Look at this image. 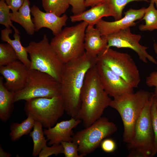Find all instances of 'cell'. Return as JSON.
I'll use <instances>...</instances> for the list:
<instances>
[{
    "label": "cell",
    "mask_w": 157,
    "mask_h": 157,
    "mask_svg": "<svg viewBox=\"0 0 157 157\" xmlns=\"http://www.w3.org/2000/svg\"><path fill=\"white\" fill-rule=\"evenodd\" d=\"M97 62V57H92L85 52L79 57L64 63L60 82V95L65 111L71 117L76 119L86 73Z\"/></svg>",
    "instance_id": "1"
},
{
    "label": "cell",
    "mask_w": 157,
    "mask_h": 157,
    "mask_svg": "<svg viewBox=\"0 0 157 157\" xmlns=\"http://www.w3.org/2000/svg\"><path fill=\"white\" fill-rule=\"evenodd\" d=\"M95 65L86 73L81 93L80 107L76 118L81 121L85 128L101 117L111 100L102 86Z\"/></svg>",
    "instance_id": "2"
},
{
    "label": "cell",
    "mask_w": 157,
    "mask_h": 157,
    "mask_svg": "<svg viewBox=\"0 0 157 157\" xmlns=\"http://www.w3.org/2000/svg\"><path fill=\"white\" fill-rule=\"evenodd\" d=\"M154 93L142 90L114 98L109 106L116 110L121 117L124 127L123 141L127 143L132 138L135 122L146 104Z\"/></svg>",
    "instance_id": "3"
},
{
    "label": "cell",
    "mask_w": 157,
    "mask_h": 157,
    "mask_svg": "<svg viewBox=\"0 0 157 157\" xmlns=\"http://www.w3.org/2000/svg\"><path fill=\"white\" fill-rule=\"evenodd\" d=\"M88 25L87 22L82 21L65 27L51 39L50 43L63 63L79 57L85 52V35Z\"/></svg>",
    "instance_id": "4"
},
{
    "label": "cell",
    "mask_w": 157,
    "mask_h": 157,
    "mask_svg": "<svg viewBox=\"0 0 157 157\" xmlns=\"http://www.w3.org/2000/svg\"><path fill=\"white\" fill-rule=\"evenodd\" d=\"M154 94L147 102L135 125L134 134L127 143L128 157H151L154 140L151 116V108Z\"/></svg>",
    "instance_id": "5"
},
{
    "label": "cell",
    "mask_w": 157,
    "mask_h": 157,
    "mask_svg": "<svg viewBox=\"0 0 157 157\" xmlns=\"http://www.w3.org/2000/svg\"><path fill=\"white\" fill-rule=\"evenodd\" d=\"M26 48L31 61L29 69L47 74L60 82L64 63L52 48L46 34L39 42H31Z\"/></svg>",
    "instance_id": "6"
},
{
    "label": "cell",
    "mask_w": 157,
    "mask_h": 157,
    "mask_svg": "<svg viewBox=\"0 0 157 157\" xmlns=\"http://www.w3.org/2000/svg\"><path fill=\"white\" fill-rule=\"evenodd\" d=\"M117 130L116 125L106 117H101L90 126L74 134L72 141L78 146V151L82 157L93 152L101 142Z\"/></svg>",
    "instance_id": "7"
},
{
    "label": "cell",
    "mask_w": 157,
    "mask_h": 157,
    "mask_svg": "<svg viewBox=\"0 0 157 157\" xmlns=\"http://www.w3.org/2000/svg\"><path fill=\"white\" fill-rule=\"evenodd\" d=\"M60 95V82L49 74L29 69L24 87L15 92L14 102L38 97L52 98Z\"/></svg>",
    "instance_id": "8"
},
{
    "label": "cell",
    "mask_w": 157,
    "mask_h": 157,
    "mask_svg": "<svg viewBox=\"0 0 157 157\" xmlns=\"http://www.w3.org/2000/svg\"><path fill=\"white\" fill-rule=\"evenodd\" d=\"M24 110L27 115H31L46 128L54 126L65 111L60 95L52 98L38 97L26 101Z\"/></svg>",
    "instance_id": "9"
},
{
    "label": "cell",
    "mask_w": 157,
    "mask_h": 157,
    "mask_svg": "<svg viewBox=\"0 0 157 157\" xmlns=\"http://www.w3.org/2000/svg\"><path fill=\"white\" fill-rule=\"evenodd\" d=\"M97 60L101 62L132 87L137 88L140 81L139 71L128 53L105 48L98 55Z\"/></svg>",
    "instance_id": "10"
},
{
    "label": "cell",
    "mask_w": 157,
    "mask_h": 157,
    "mask_svg": "<svg viewBox=\"0 0 157 157\" xmlns=\"http://www.w3.org/2000/svg\"><path fill=\"white\" fill-rule=\"evenodd\" d=\"M101 37L107 41L106 48L112 47L129 48L136 52L140 60L143 63H147L148 60L154 64H157L156 60L147 52V47L140 44L141 36L132 33L130 27Z\"/></svg>",
    "instance_id": "11"
},
{
    "label": "cell",
    "mask_w": 157,
    "mask_h": 157,
    "mask_svg": "<svg viewBox=\"0 0 157 157\" xmlns=\"http://www.w3.org/2000/svg\"><path fill=\"white\" fill-rule=\"evenodd\" d=\"M95 66L102 86L110 96L134 92L133 88L101 62L97 60Z\"/></svg>",
    "instance_id": "12"
},
{
    "label": "cell",
    "mask_w": 157,
    "mask_h": 157,
    "mask_svg": "<svg viewBox=\"0 0 157 157\" xmlns=\"http://www.w3.org/2000/svg\"><path fill=\"white\" fill-rule=\"evenodd\" d=\"M29 69L19 60L7 65L0 66V73L4 78L5 86L9 91L16 92L26 84Z\"/></svg>",
    "instance_id": "13"
},
{
    "label": "cell",
    "mask_w": 157,
    "mask_h": 157,
    "mask_svg": "<svg viewBox=\"0 0 157 157\" xmlns=\"http://www.w3.org/2000/svg\"><path fill=\"white\" fill-rule=\"evenodd\" d=\"M146 8L145 7L138 9L130 8L124 13V17L114 21H106L101 19L95 24L96 27L99 30L101 36H106L134 26L136 25L135 21L142 18Z\"/></svg>",
    "instance_id": "14"
},
{
    "label": "cell",
    "mask_w": 157,
    "mask_h": 157,
    "mask_svg": "<svg viewBox=\"0 0 157 157\" xmlns=\"http://www.w3.org/2000/svg\"><path fill=\"white\" fill-rule=\"evenodd\" d=\"M31 8L36 32L42 28H46L51 30L53 34L56 35L62 31L63 27L66 25L68 19L67 16L65 14L62 16H58L52 13L44 12L35 5Z\"/></svg>",
    "instance_id": "15"
},
{
    "label": "cell",
    "mask_w": 157,
    "mask_h": 157,
    "mask_svg": "<svg viewBox=\"0 0 157 157\" xmlns=\"http://www.w3.org/2000/svg\"><path fill=\"white\" fill-rule=\"evenodd\" d=\"M81 123L80 119L71 117L69 120L57 122L52 127L44 129V135L49 141L48 145L59 144L62 141L72 142L73 129Z\"/></svg>",
    "instance_id": "16"
},
{
    "label": "cell",
    "mask_w": 157,
    "mask_h": 157,
    "mask_svg": "<svg viewBox=\"0 0 157 157\" xmlns=\"http://www.w3.org/2000/svg\"><path fill=\"white\" fill-rule=\"evenodd\" d=\"M107 44V41L101 37L99 30L94 26L88 25L85 35V52L92 57H97L106 48Z\"/></svg>",
    "instance_id": "17"
},
{
    "label": "cell",
    "mask_w": 157,
    "mask_h": 157,
    "mask_svg": "<svg viewBox=\"0 0 157 157\" xmlns=\"http://www.w3.org/2000/svg\"><path fill=\"white\" fill-rule=\"evenodd\" d=\"M108 16L113 17V14L105 2L79 14L71 15L70 19L73 22L83 21L88 23V25L94 26L102 17Z\"/></svg>",
    "instance_id": "18"
},
{
    "label": "cell",
    "mask_w": 157,
    "mask_h": 157,
    "mask_svg": "<svg viewBox=\"0 0 157 157\" xmlns=\"http://www.w3.org/2000/svg\"><path fill=\"white\" fill-rule=\"evenodd\" d=\"M3 77H0V119L7 122L10 117L14 109L15 92L8 90L4 85Z\"/></svg>",
    "instance_id": "19"
},
{
    "label": "cell",
    "mask_w": 157,
    "mask_h": 157,
    "mask_svg": "<svg viewBox=\"0 0 157 157\" xmlns=\"http://www.w3.org/2000/svg\"><path fill=\"white\" fill-rule=\"evenodd\" d=\"M30 4L29 0H25L17 11L10 13V18L11 21L22 26L28 34L32 35L35 31L34 24L31 18Z\"/></svg>",
    "instance_id": "20"
},
{
    "label": "cell",
    "mask_w": 157,
    "mask_h": 157,
    "mask_svg": "<svg viewBox=\"0 0 157 157\" xmlns=\"http://www.w3.org/2000/svg\"><path fill=\"white\" fill-rule=\"evenodd\" d=\"M12 30L6 28L1 30V38L4 42L9 43L15 51L19 60L25 64L29 69L31 65V61L28 57V53L26 47L22 44L19 33H15L13 35L14 39H11L9 37L12 34Z\"/></svg>",
    "instance_id": "21"
},
{
    "label": "cell",
    "mask_w": 157,
    "mask_h": 157,
    "mask_svg": "<svg viewBox=\"0 0 157 157\" xmlns=\"http://www.w3.org/2000/svg\"><path fill=\"white\" fill-rule=\"evenodd\" d=\"M21 123H13L10 125L9 133L13 141L18 140L22 136L30 133L33 128L35 120L30 115Z\"/></svg>",
    "instance_id": "22"
},
{
    "label": "cell",
    "mask_w": 157,
    "mask_h": 157,
    "mask_svg": "<svg viewBox=\"0 0 157 157\" xmlns=\"http://www.w3.org/2000/svg\"><path fill=\"white\" fill-rule=\"evenodd\" d=\"M43 126L39 122L35 121L33 130L29 133L33 142V149L32 153L33 156L39 155L43 147L46 144L48 141L44 136Z\"/></svg>",
    "instance_id": "23"
},
{
    "label": "cell",
    "mask_w": 157,
    "mask_h": 157,
    "mask_svg": "<svg viewBox=\"0 0 157 157\" xmlns=\"http://www.w3.org/2000/svg\"><path fill=\"white\" fill-rule=\"evenodd\" d=\"M142 19L145 21V23L139 26L140 30L152 31L157 30V8H155L154 3L150 2L149 6L146 8Z\"/></svg>",
    "instance_id": "24"
},
{
    "label": "cell",
    "mask_w": 157,
    "mask_h": 157,
    "mask_svg": "<svg viewBox=\"0 0 157 157\" xmlns=\"http://www.w3.org/2000/svg\"><path fill=\"white\" fill-rule=\"evenodd\" d=\"M42 4L46 12L58 16L64 14L70 5L68 0H42Z\"/></svg>",
    "instance_id": "25"
},
{
    "label": "cell",
    "mask_w": 157,
    "mask_h": 157,
    "mask_svg": "<svg viewBox=\"0 0 157 157\" xmlns=\"http://www.w3.org/2000/svg\"><path fill=\"white\" fill-rule=\"evenodd\" d=\"M19 60L17 54L8 43L0 44V66L7 65Z\"/></svg>",
    "instance_id": "26"
},
{
    "label": "cell",
    "mask_w": 157,
    "mask_h": 157,
    "mask_svg": "<svg viewBox=\"0 0 157 157\" xmlns=\"http://www.w3.org/2000/svg\"><path fill=\"white\" fill-rule=\"evenodd\" d=\"M147 1V0H106V2L113 14L115 20L122 18L123 10L126 5L133 1Z\"/></svg>",
    "instance_id": "27"
},
{
    "label": "cell",
    "mask_w": 157,
    "mask_h": 157,
    "mask_svg": "<svg viewBox=\"0 0 157 157\" xmlns=\"http://www.w3.org/2000/svg\"><path fill=\"white\" fill-rule=\"evenodd\" d=\"M10 8L5 0L0 1V24L4 26L6 28H10L12 27L15 33H20L19 30L12 23L10 18Z\"/></svg>",
    "instance_id": "28"
},
{
    "label": "cell",
    "mask_w": 157,
    "mask_h": 157,
    "mask_svg": "<svg viewBox=\"0 0 157 157\" xmlns=\"http://www.w3.org/2000/svg\"><path fill=\"white\" fill-rule=\"evenodd\" d=\"M153 96L151 108V116L154 133V148L151 157L157 154V111Z\"/></svg>",
    "instance_id": "29"
},
{
    "label": "cell",
    "mask_w": 157,
    "mask_h": 157,
    "mask_svg": "<svg viewBox=\"0 0 157 157\" xmlns=\"http://www.w3.org/2000/svg\"><path fill=\"white\" fill-rule=\"evenodd\" d=\"M64 150L62 145L53 144L49 147L45 145L42 148L39 154V157H48L53 155L57 156L60 154H64Z\"/></svg>",
    "instance_id": "30"
},
{
    "label": "cell",
    "mask_w": 157,
    "mask_h": 157,
    "mask_svg": "<svg viewBox=\"0 0 157 157\" xmlns=\"http://www.w3.org/2000/svg\"><path fill=\"white\" fill-rule=\"evenodd\" d=\"M60 144L64 150L65 157H82L78 154V146L74 142L62 141Z\"/></svg>",
    "instance_id": "31"
},
{
    "label": "cell",
    "mask_w": 157,
    "mask_h": 157,
    "mask_svg": "<svg viewBox=\"0 0 157 157\" xmlns=\"http://www.w3.org/2000/svg\"><path fill=\"white\" fill-rule=\"evenodd\" d=\"M72 6V11L74 15L79 14L86 10L85 0H68Z\"/></svg>",
    "instance_id": "32"
},
{
    "label": "cell",
    "mask_w": 157,
    "mask_h": 157,
    "mask_svg": "<svg viewBox=\"0 0 157 157\" xmlns=\"http://www.w3.org/2000/svg\"><path fill=\"white\" fill-rule=\"evenodd\" d=\"M102 150L107 153L114 151L116 147V144L113 139L110 138L104 139L100 144Z\"/></svg>",
    "instance_id": "33"
},
{
    "label": "cell",
    "mask_w": 157,
    "mask_h": 157,
    "mask_svg": "<svg viewBox=\"0 0 157 157\" xmlns=\"http://www.w3.org/2000/svg\"><path fill=\"white\" fill-rule=\"evenodd\" d=\"M145 83L149 87L154 86V94L157 95V71L153 72L146 78Z\"/></svg>",
    "instance_id": "34"
},
{
    "label": "cell",
    "mask_w": 157,
    "mask_h": 157,
    "mask_svg": "<svg viewBox=\"0 0 157 157\" xmlns=\"http://www.w3.org/2000/svg\"><path fill=\"white\" fill-rule=\"evenodd\" d=\"M13 12L17 11L23 5L25 0H5Z\"/></svg>",
    "instance_id": "35"
},
{
    "label": "cell",
    "mask_w": 157,
    "mask_h": 157,
    "mask_svg": "<svg viewBox=\"0 0 157 157\" xmlns=\"http://www.w3.org/2000/svg\"><path fill=\"white\" fill-rule=\"evenodd\" d=\"M106 1V0H85V5L86 7H92L95 6L103 3Z\"/></svg>",
    "instance_id": "36"
},
{
    "label": "cell",
    "mask_w": 157,
    "mask_h": 157,
    "mask_svg": "<svg viewBox=\"0 0 157 157\" xmlns=\"http://www.w3.org/2000/svg\"><path fill=\"white\" fill-rule=\"evenodd\" d=\"M10 154L4 151L2 147H0V157H9L11 156Z\"/></svg>",
    "instance_id": "37"
},
{
    "label": "cell",
    "mask_w": 157,
    "mask_h": 157,
    "mask_svg": "<svg viewBox=\"0 0 157 157\" xmlns=\"http://www.w3.org/2000/svg\"><path fill=\"white\" fill-rule=\"evenodd\" d=\"M153 48L155 53L157 54V43L155 42L153 44Z\"/></svg>",
    "instance_id": "38"
},
{
    "label": "cell",
    "mask_w": 157,
    "mask_h": 157,
    "mask_svg": "<svg viewBox=\"0 0 157 157\" xmlns=\"http://www.w3.org/2000/svg\"><path fill=\"white\" fill-rule=\"evenodd\" d=\"M154 98L157 111V95H156L154 94Z\"/></svg>",
    "instance_id": "39"
},
{
    "label": "cell",
    "mask_w": 157,
    "mask_h": 157,
    "mask_svg": "<svg viewBox=\"0 0 157 157\" xmlns=\"http://www.w3.org/2000/svg\"><path fill=\"white\" fill-rule=\"evenodd\" d=\"M151 1L154 3L156 5V8H157V0H150Z\"/></svg>",
    "instance_id": "40"
}]
</instances>
